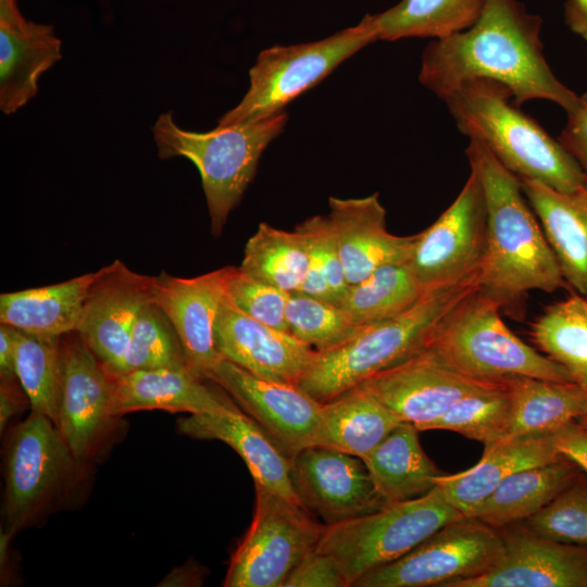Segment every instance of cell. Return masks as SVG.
I'll return each instance as SVG.
<instances>
[{
	"instance_id": "obj_1",
	"label": "cell",
	"mask_w": 587,
	"mask_h": 587,
	"mask_svg": "<svg viewBox=\"0 0 587 587\" xmlns=\"http://www.w3.org/2000/svg\"><path fill=\"white\" fill-rule=\"evenodd\" d=\"M541 25L542 18L517 0H485L471 27L425 47L420 83L445 100L465 82L489 79L505 86L519 107L548 100L569 113L579 96L550 68Z\"/></svg>"
},
{
	"instance_id": "obj_2",
	"label": "cell",
	"mask_w": 587,
	"mask_h": 587,
	"mask_svg": "<svg viewBox=\"0 0 587 587\" xmlns=\"http://www.w3.org/2000/svg\"><path fill=\"white\" fill-rule=\"evenodd\" d=\"M465 154L482 182L487 208L480 289L503 305L529 290L561 288L565 279L520 178L474 139Z\"/></svg>"
},
{
	"instance_id": "obj_3",
	"label": "cell",
	"mask_w": 587,
	"mask_h": 587,
	"mask_svg": "<svg viewBox=\"0 0 587 587\" xmlns=\"http://www.w3.org/2000/svg\"><path fill=\"white\" fill-rule=\"evenodd\" d=\"M458 129L485 146L519 178L540 182L563 192L585 185L582 168L514 102L510 90L489 79L463 83L445 100Z\"/></svg>"
},
{
	"instance_id": "obj_4",
	"label": "cell",
	"mask_w": 587,
	"mask_h": 587,
	"mask_svg": "<svg viewBox=\"0 0 587 587\" xmlns=\"http://www.w3.org/2000/svg\"><path fill=\"white\" fill-rule=\"evenodd\" d=\"M482 270L426 290L409 309L371 324L350 340L316 351L299 386L324 403L419 352L440 321L480 288Z\"/></svg>"
},
{
	"instance_id": "obj_5",
	"label": "cell",
	"mask_w": 587,
	"mask_h": 587,
	"mask_svg": "<svg viewBox=\"0 0 587 587\" xmlns=\"http://www.w3.org/2000/svg\"><path fill=\"white\" fill-rule=\"evenodd\" d=\"M286 122L287 114L282 111L255 122L198 133L177 126L171 111L155 121L152 134L159 157H184L198 168L214 236L222 234L229 213L253 179L263 151Z\"/></svg>"
},
{
	"instance_id": "obj_6",
	"label": "cell",
	"mask_w": 587,
	"mask_h": 587,
	"mask_svg": "<svg viewBox=\"0 0 587 587\" xmlns=\"http://www.w3.org/2000/svg\"><path fill=\"white\" fill-rule=\"evenodd\" d=\"M501 307L498 299L479 288L440 321L424 347L463 374L482 380L527 376L573 382L562 365L509 329L501 319Z\"/></svg>"
},
{
	"instance_id": "obj_7",
	"label": "cell",
	"mask_w": 587,
	"mask_h": 587,
	"mask_svg": "<svg viewBox=\"0 0 587 587\" xmlns=\"http://www.w3.org/2000/svg\"><path fill=\"white\" fill-rule=\"evenodd\" d=\"M464 517L437 486L389 502L364 515L326 525L316 547L340 564L349 586L370 571L396 561L445 525Z\"/></svg>"
},
{
	"instance_id": "obj_8",
	"label": "cell",
	"mask_w": 587,
	"mask_h": 587,
	"mask_svg": "<svg viewBox=\"0 0 587 587\" xmlns=\"http://www.w3.org/2000/svg\"><path fill=\"white\" fill-rule=\"evenodd\" d=\"M378 39L375 14H366L355 26L322 40L264 49L249 71L246 95L218 118L217 126L255 122L284 111L342 61Z\"/></svg>"
},
{
	"instance_id": "obj_9",
	"label": "cell",
	"mask_w": 587,
	"mask_h": 587,
	"mask_svg": "<svg viewBox=\"0 0 587 587\" xmlns=\"http://www.w3.org/2000/svg\"><path fill=\"white\" fill-rule=\"evenodd\" d=\"M250 527L229 562L225 587H283L319 545L326 525L303 507L255 484Z\"/></svg>"
},
{
	"instance_id": "obj_10",
	"label": "cell",
	"mask_w": 587,
	"mask_h": 587,
	"mask_svg": "<svg viewBox=\"0 0 587 587\" xmlns=\"http://www.w3.org/2000/svg\"><path fill=\"white\" fill-rule=\"evenodd\" d=\"M80 462L58 426L30 414L10 433L5 448L3 515L12 534L28 525L66 489Z\"/></svg>"
},
{
	"instance_id": "obj_11",
	"label": "cell",
	"mask_w": 587,
	"mask_h": 587,
	"mask_svg": "<svg viewBox=\"0 0 587 587\" xmlns=\"http://www.w3.org/2000/svg\"><path fill=\"white\" fill-rule=\"evenodd\" d=\"M502 553L500 530L464 516L445 525L400 559L364 574L353 586L445 587L489 571Z\"/></svg>"
},
{
	"instance_id": "obj_12",
	"label": "cell",
	"mask_w": 587,
	"mask_h": 587,
	"mask_svg": "<svg viewBox=\"0 0 587 587\" xmlns=\"http://www.w3.org/2000/svg\"><path fill=\"white\" fill-rule=\"evenodd\" d=\"M409 263L424 291L458 283L482 270L487 249V208L477 173L454 201L417 233Z\"/></svg>"
},
{
	"instance_id": "obj_13",
	"label": "cell",
	"mask_w": 587,
	"mask_h": 587,
	"mask_svg": "<svg viewBox=\"0 0 587 587\" xmlns=\"http://www.w3.org/2000/svg\"><path fill=\"white\" fill-rule=\"evenodd\" d=\"M205 379L229 394L290 459L317 445L323 403L298 384L258 377L225 359Z\"/></svg>"
},
{
	"instance_id": "obj_14",
	"label": "cell",
	"mask_w": 587,
	"mask_h": 587,
	"mask_svg": "<svg viewBox=\"0 0 587 587\" xmlns=\"http://www.w3.org/2000/svg\"><path fill=\"white\" fill-rule=\"evenodd\" d=\"M505 382L482 380L448 364L428 348L362 382L400 422L419 432L445 414L461 398Z\"/></svg>"
},
{
	"instance_id": "obj_15",
	"label": "cell",
	"mask_w": 587,
	"mask_h": 587,
	"mask_svg": "<svg viewBox=\"0 0 587 587\" xmlns=\"http://www.w3.org/2000/svg\"><path fill=\"white\" fill-rule=\"evenodd\" d=\"M291 480L301 505L325 525L364 515L385 504L364 462L334 448L314 445L294 455Z\"/></svg>"
},
{
	"instance_id": "obj_16",
	"label": "cell",
	"mask_w": 587,
	"mask_h": 587,
	"mask_svg": "<svg viewBox=\"0 0 587 587\" xmlns=\"http://www.w3.org/2000/svg\"><path fill=\"white\" fill-rule=\"evenodd\" d=\"M500 533L503 553L494 567L445 587H587V546L544 537L523 523Z\"/></svg>"
},
{
	"instance_id": "obj_17",
	"label": "cell",
	"mask_w": 587,
	"mask_h": 587,
	"mask_svg": "<svg viewBox=\"0 0 587 587\" xmlns=\"http://www.w3.org/2000/svg\"><path fill=\"white\" fill-rule=\"evenodd\" d=\"M63 382L57 426L78 462L91 458L115 420L111 380L77 332L62 336Z\"/></svg>"
},
{
	"instance_id": "obj_18",
	"label": "cell",
	"mask_w": 587,
	"mask_h": 587,
	"mask_svg": "<svg viewBox=\"0 0 587 587\" xmlns=\"http://www.w3.org/2000/svg\"><path fill=\"white\" fill-rule=\"evenodd\" d=\"M155 276L115 260L98 270L77 329L103 370L120 360L140 312L154 300Z\"/></svg>"
},
{
	"instance_id": "obj_19",
	"label": "cell",
	"mask_w": 587,
	"mask_h": 587,
	"mask_svg": "<svg viewBox=\"0 0 587 587\" xmlns=\"http://www.w3.org/2000/svg\"><path fill=\"white\" fill-rule=\"evenodd\" d=\"M232 266L195 277L161 272L155 276L154 302L165 313L182 342L189 367L201 378L221 359L215 324L227 297Z\"/></svg>"
},
{
	"instance_id": "obj_20",
	"label": "cell",
	"mask_w": 587,
	"mask_h": 587,
	"mask_svg": "<svg viewBox=\"0 0 587 587\" xmlns=\"http://www.w3.org/2000/svg\"><path fill=\"white\" fill-rule=\"evenodd\" d=\"M215 344L223 359L251 374L298 385L316 353L290 333L245 314L227 297L216 320Z\"/></svg>"
},
{
	"instance_id": "obj_21",
	"label": "cell",
	"mask_w": 587,
	"mask_h": 587,
	"mask_svg": "<svg viewBox=\"0 0 587 587\" xmlns=\"http://www.w3.org/2000/svg\"><path fill=\"white\" fill-rule=\"evenodd\" d=\"M336 234L345 275L357 284L377 268L410 260L419 234L388 232L378 193L363 198H329L327 215Z\"/></svg>"
},
{
	"instance_id": "obj_22",
	"label": "cell",
	"mask_w": 587,
	"mask_h": 587,
	"mask_svg": "<svg viewBox=\"0 0 587 587\" xmlns=\"http://www.w3.org/2000/svg\"><path fill=\"white\" fill-rule=\"evenodd\" d=\"M177 427L182 434L192 438L225 442L243 460L255 484L301 505L291 480V459L239 407L221 412L192 413L179 419Z\"/></svg>"
},
{
	"instance_id": "obj_23",
	"label": "cell",
	"mask_w": 587,
	"mask_h": 587,
	"mask_svg": "<svg viewBox=\"0 0 587 587\" xmlns=\"http://www.w3.org/2000/svg\"><path fill=\"white\" fill-rule=\"evenodd\" d=\"M110 380L114 419L138 410L192 414L238 408L227 396L207 386L190 367L138 370Z\"/></svg>"
},
{
	"instance_id": "obj_24",
	"label": "cell",
	"mask_w": 587,
	"mask_h": 587,
	"mask_svg": "<svg viewBox=\"0 0 587 587\" xmlns=\"http://www.w3.org/2000/svg\"><path fill=\"white\" fill-rule=\"evenodd\" d=\"M562 458L551 434L504 438L486 447L482 459L472 467L436 479L447 501L466 517H473L483 502L509 476L527 467Z\"/></svg>"
},
{
	"instance_id": "obj_25",
	"label": "cell",
	"mask_w": 587,
	"mask_h": 587,
	"mask_svg": "<svg viewBox=\"0 0 587 587\" xmlns=\"http://www.w3.org/2000/svg\"><path fill=\"white\" fill-rule=\"evenodd\" d=\"M61 58V40L52 25L28 21L22 13L0 18L1 111L15 113L33 99L41 74Z\"/></svg>"
},
{
	"instance_id": "obj_26",
	"label": "cell",
	"mask_w": 587,
	"mask_h": 587,
	"mask_svg": "<svg viewBox=\"0 0 587 587\" xmlns=\"http://www.w3.org/2000/svg\"><path fill=\"white\" fill-rule=\"evenodd\" d=\"M563 278L587 297V185L572 192L520 178Z\"/></svg>"
},
{
	"instance_id": "obj_27",
	"label": "cell",
	"mask_w": 587,
	"mask_h": 587,
	"mask_svg": "<svg viewBox=\"0 0 587 587\" xmlns=\"http://www.w3.org/2000/svg\"><path fill=\"white\" fill-rule=\"evenodd\" d=\"M97 275L98 271L52 285L1 294L0 323L40 336L62 337L77 332Z\"/></svg>"
},
{
	"instance_id": "obj_28",
	"label": "cell",
	"mask_w": 587,
	"mask_h": 587,
	"mask_svg": "<svg viewBox=\"0 0 587 587\" xmlns=\"http://www.w3.org/2000/svg\"><path fill=\"white\" fill-rule=\"evenodd\" d=\"M417 434L413 424L401 422L361 459L385 503L422 496L444 474L423 450Z\"/></svg>"
},
{
	"instance_id": "obj_29",
	"label": "cell",
	"mask_w": 587,
	"mask_h": 587,
	"mask_svg": "<svg viewBox=\"0 0 587 587\" xmlns=\"http://www.w3.org/2000/svg\"><path fill=\"white\" fill-rule=\"evenodd\" d=\"M580 474V470L563 457L519 471L494 490L473 517L498 530L522 523L550 503Z\"/></svg>"
},
{
	"instance_id": "obj_30",
	"label": "cell",
	"mask_w": 587,
	"mask_h": 587,
	"mask_svg": "<svg viewBox=\"0 0 587 587\" xmlns=\"http://www.w3.org/2000/svg\"><path fill=\"white\" fill-rule=\"evenodd\" d=\"M401 422L357 386L324 402L317 445L362 459Z\"/></svg>"
},
{
	"instance_id": "obj_31",
	"label": "cell",
	"mask_w": 587,
	"mask_h": 587,
	"mask_svg": "<svg viewBox=\"0 0 587 587\" xmlns=\"http://www.w3.org/2000/svg\"><path fill=\"white\" fill-rule=\"evenodd\" d=\"M507 383L511 417L505 438L549 435L583 416L585 390L573 382L517 376Z\"/></svg>"
},
{
	"instance_id": "obj_32",
	"label": "cell",
	"mask_w": 587,
	"mask_h": 587,
	"mask_svg": "<svg viewBox=\"0 0 587 587\" xmlns=\"http://www.w3.org/2000/svg\"><path fill=\"white\" fill-rule=\"evenodd\" d=\"M485 0H401L376 13L379 40L439 39L471 27L480 16Z\"/></svg>"
},
{
	"instance_id": "obj_33",
	"label": "cell",
	"mask_w": 587,
	"mask_h": 587,
	"mask_svg": "<svg viewBox=\"0 0 587 587\" xmlns=\"http://www.w3.org/2000/svg\"><path fill=\"white\" fill-rule=\"evenodd\" d=\"M535 345L587 388V297L572 294L546 308L532 324Z\"/></svg>"
},
{
	"instance_id": "obj_34",
	"label": "cell",
	"mask_w": 587,
	"mask_h": 587,
	"mask_svg": "<svg viewBox=\"0 0 587 587\" xmlns=\"http://www.w3.org/2000/svg\"><path fill=\"white\" fill-rule=\"evenodd\" d=\"M239 270L287 292L298 291L308 271V254L297 230L260 223L243 249Z\"/></svg>"
},
{
	"instance_id": "obj_35",
	"label": "cell",
	"mask_w": 587,
	"mask_h": 587,
	"mask_svg": "<svg viewBox=\"0 0 587 587\" xmlns=\"http://www.w3.org/2000/svg\"><path fill=\"white\" fill-rule=\"evenodd\" d=\"M62 337L40 336L15 328V370L30 409L55 425L62 392Z\"/></svg>"
},
{
	"instance_id": "obj_36",
	"label": "cell",
	"mask_w": 587,
	"mask_h": 587,
	"mask_svg": "<svg viewBox=\"0 0 587 587\" xmlns=\"http://www.w3.org/2000/svg\"><path fill=\"white\" fill-rule=\"evenodd\" d=\"M409 261L384 265L350 285L339 304L362 325L387 320L405 311L423 295Z\"/></svg>"
},
{
	"instance_id": "obj_37",
	"label": "cell",
	"mask_w": 587,
	"mask_h": 587,
	"mask_svg": "<svg viewBox=\"0 0 587 587\" xmlns=\"http://www.w3.org/2000/svg\"><path fill=\"white\" fill-rule=\"evenodd\" d=\"M189 367L172 323L153 301L137 317L124 353L104 372L110 379L138 370Z\"/></svg>"
},
{
	"instance_id": "obj_38",
	"label": "cell",
	"mask_w": 587,
	"mask_h": 587,
	"mask_svg": "<svg viewBox=\"0 0 587 587\" xmlns=\"http://www.w3.org/2000/svg\"><path fill=\"white\" fill-rule=\"evenodd\" d=\"M511 417V394L502 383L458 400L423 430L444 429L489 447L507 437Z\"/></svg>"
},
{
	"instance_id": "obj_39",
	"label": "cell",
	"mask_w": 587,
	"mask_h": 587,
	"mask_svg": "<svg viewBox=\"0 0 587 587\" xmlns=\"http://www.w3.org/2000/svg\"><path fill=\"white\" fill-rule=\"evenodd\" d=\"M308 254V271L298 291L339 304L349 288L338 240L327 215H313L299 223Z\"/></svg>"
},
{
	"instance_id": "obj_40",
	"label": "cell",
	"mask_w": 587,
	"mask_h": 587,
	"mask_svg": "<svg viewBox=\"0 0 587 587\" xmlns=\"http://www.w3.org/2000/svg\"><path fill=\"white\" fill-rule=\"evenodd\" d=\"M286 320L289 333L316 351L335 348L366 327L342 307L301 291L289 294Z\"/></svg>"
},
{
	"instance_id": "obj_41",
	"label": "cell",
	"mask_w": 587,
	"mask_h": 587,
	"mask_svg": "<svg viewBox=\"0 0 587 587\" xmlns=\"http://www.w3.org/2000/svg\"><path fill=\"white\" fill-rule=\"evenodd\" d=\"M522 523L544 537L587 546V477L582 473L550 503Z\"/></svg>"
},
{
	"instance_id": "obj_42",
	"label": "cell",
	"mask_w": 587,
	"mask_h": 587,
	"mask_svg": "<svg viewBox=\"0 0 587 587\" xmlns=\"http://www.w3.org/2000/svg\"><path fill=\"white\" fill-rule=\"evenodd\" d=\"M288 297L289 292L232 266L227 299L252 319L289 333L286 320Z\"/></svg>"
},
{
	"instance_id": "obj_43",
	"label": "cell",
	"mask_w": 587,
	"mask_h": 587,
	"mask_svg": "<svg viewBox=\"0 0 587 587\" xmlns=\"http://www.w3.org/2000/svg\"><path fill=\"white\" fill-rule=\"evenodd\" d=\"M348 586V580L337 560L315 548L290 573L283 587Z\"/></svg>"
},
{
	"instance_id": "obj_44",
	"label": "cell",
	"mask_w": 587,
	"mask_h": 587,
	"mask_svg": "<svg viewBox=\"0 0 587 587\" xmlns=\"http://www.w3.org/2000/svg\"><path fill=\"white\" fill-rule=\"evenodd\" d=\"M558 140L578 163L587 185V92L579 97L576 108L567 113V121Z\"/></svg>"
},
{
	"instance_id": "obj_45",
	"label": "cell",
	"mask_w": 587,
	"mask_h": 587,
	"mask_svg": "<svg viewBox=\"0 0 587 587\" xmlns=\"http://www.w3.org/2000/svg\"><path fill=\"white\" fill-rule=\"evenodd\" d=\"M557 452L587 477V427L572 421L551 434Z\"/></svg>"
},
{
	"instance_id": "obj_46",
	"label": "cell",
	"mask_w": 587,
	"mask_h": 587,
	"mask_svg": "<svg viewBox=\"0 0 587 587\" xmlns=\"http://www.w3.org/2000/svg\"><path fill=\"white\" fill-rule=\"evenodd\" d=\"M0 377L1 382L18 380L15 370V328L0 326Z\"/></svg>"
},
{
	"instance_id": "obj_47",
	"label": "cell",
	"mask_w": 587,
	"mask_h": 587,
	"mask_svg": "<svg viewBox=\"0 0 587 587\" xmlns=\"http://www.w3.org/2000/svg\"><path fill=\"white\" fill-rule=\"evenodd\" d=\"M18 380L1 382L0 384V425L5 427L12 415L17 413L27 398L23 388L17 387ZM28 399V398H27ZM29 401V400H28Z\"/></svg>"
},
{
	"instance_id": "obj_48",
	"label": "cell",
	"mask_w": 587,
	"mask_h": 587,
	"mask_svg": "<svg viewBox=\"0 0 587 587\" xmlns=\"http://www.w3.org/2000/svg\"><path fill=\"white\" fill-rule=\"evenodd\" d=\"M564 20L573 33L587 41V0H565Z\"/></svg>"
},
{
	"instance_id": "obj_49",
	"label": "cell",
	"mask_w": 587,
	"mask_h": 587,
	"mask_svg": "<svg viewBox=\"0 0 587 587\" xmlns=\"http://www.w3.org/2000/svg\"><path fill=\"white\" fill-rule=\"evenodd\" d=\"M585 390V397H584V410H583V416L582 419L587 421V388Z\"/></svg>"
},
{
	"instance_id": "obj_50",
	"label": "cell",
	"mask_w": 587,
	"mask_h": 587,
	"mask_svg": "<svg viewBox=\"0 0 587 587\" xmlns=\"http://www.w3.org/2000/svg\"><path fill=\"white\" fill-rule=\"evenodd\" d=\"M577 420H578L577 422H579L582 425H584L585 427H587V421H586V420H584V419H582V417H579V419H577Z\"/></svg>"
}]
</instances>
